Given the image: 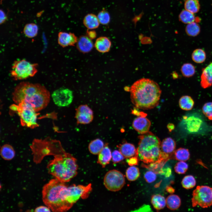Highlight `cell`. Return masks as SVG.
I'll list each match as a JSON object with an SVG mask.
<instances>
[{
    "mask_svg": "<svg viewBox=\"0 0 212 212\" xmlns=\"http://www.w3.org/2000/svg\"><path fill=\"white\" fill-rule=\"evenodd\" d=\"M50 97L49 92L44 86L26 82L20 83L12 93V100L16 105L27 104L37 112L47 106Z\"/></svg>",
    "mask_w": 212,
    "mask_h": 212,
    "instance_id": "obj_1",
    "label": "cell"
},
{
    "mask_svg": "<svg viewBox=\"0 0 212 212\" xmlns=\"http://www.w3.org/2000/svg\"><path fill=\"white\" fill-rule=\"evenodd\" d=\"M130 91L132 104L137 108L144 110L151 109L157 106L161 94L158 83L146 78L135 82Z\"/></svg>",
    "mask_w": 212,
    "mask_h": 212,
    "instance_id": "obj_2",
    "label": "cell"
},
{
    "mask_svg": "<svg viewBox=\"0 0 212 212\" xmlns=\"http://www.w3.org/2000/svg\"><path fill=\"white\" fill-rule=\"evenodd\" d=\"M67 187L65 183L56 178L51 180L43 187L42 198L44 204L53 212L69 210L73 205L67 200Z\"/></svg>",
    "mask_w": 212,
    "mask_h": 212,
    "instance_id": "obj_3",
    "label": "cell"
},
{
    "mask_svg": "<svg viewBox=\"0 0 212 212\" xmlns=\"http://www.w3.org/2000/svg\"><path fill=\"white\" fill-rule=\"evenodd\" d=\"M54 157L47 165L49 174L65 183L76 175L78 166L76 159L72 155L64 151Z\"/></svg>",
    "mask_w": 212,
    "mask_h": 212,
    "instance_id": "obj_4",
    "label": "cell"
},
{
    "mask_svg": "<svg viewBox=\"0 0 212 212\" xmlns=\"http://www.w3.org/2000/svg\"><path fill=\"white\" fill-rule=\"evenodd\" d=\"M139 139L136 153L138 159L147 164L158 160L161 153L159 139L149 132L139 136Z\"/></svg>",
    "mask_w": 212,
    "mask_h": 212,
    "instance_id": "obj_5",
    "label": "cell"
},
{
    "mask_svg": "<svg viewBox=\"0 0 212 212\" xmlns=\"http://www.w3.org/2000/svg\"><path fill=\"white\" fill-rule=\"evenodd\" d=\"M30 147L33 160L37 164L40 163L46 156L52 155L54 157L65 151L59 141L49 137L44 139H34Z\"/></svg>",
    "mask_w": 212,
    "mask_h": 212,
    "instance_id": "obj_6",
    "label": "cell"
},
{
    "mask_svg": "<svg viewBox=\"0 0 212 212\" xmlns=\"http://www.w3.org/2000/svg\"><path fill=\"white\" fill-rule=\"evenodd\" d=\"M38 64L32 63L25 59L14 61L10 71L11 77L17 80L33 77L37 72Z\"/></svg>",
    "mask_w": 212,
    "mask_h": 212,
    "instance_id": "obj_7",
    "label": "cell"
},
{
    "mask_svg": "<svg viewBox=\"0 0 212 212\" xmlns=\"http://www.w3.org/2000/svg\"><path fill=\"white\" fill-rule=\"evenodd\" d=\"M11 110L16 111L20 117L21 125L33 129L39 126L37 122L38 114L29 105L23 103L13 105L10 107Z\"/></svg>",
    "mask_w": 212,
    "mask_h": 212,
    "instance_id": "obj_8",
    "label": "cell"
},
{
    "mask_svg": "<svg viewBox=\"0 0 212 212\" xmlns=\"http://www.w3.org/2000/svg\"><path fill=\"white\" fill-rule=\"evenodd\" d=\"M193 207L199 206L203 208L212 205V188L206 186H198L193 191L191 198Z\"/></svg>",
    "mask_w": 212,
    "mask_h": 212,
    "instance_id": "obj_9",
    "label": "cell"
},
{
    "mask_svg": "<svg viewBox=\"0 0 212 212\" xmlns=\"http://www.w3.org/2000/svg\"><path fill=\"white\" fill-rule=\"evenodd\" d=\"M125 183L124 175L116 170L108 171L104 178V184L107 189L112 191H117L121 190Z\"/></svg>",
    "mask_w": 212,
    "mask_h": 212,
    "instance_id": "obj_10",
    "label": "cell"
},
{
    "mask_svg": "<svg viewBox=\"0 0 212 212\" xmlns=\"http://www.w3.org/2000/svg\"><path fill=\"white\" fill-rule=\"evenodd\" d=\"M91 184L86 186L73 185L68 186L67 191V201L72 205L75 203L80 198H87L92 191Z\"/></svg>",
    "mask_w": 212,
    "mask_h": 212,
    "instance_id": "obj_11",
    "label": "cell"
},
{
    "mask_svg": "<svg viewBox=\"0 0 212 212\" xmlns=\"http://www.w3.org/2000/svg\"><path fill=\"white\" fill-rule=\"evenodd\" d=\"M52 97L54 103L57 106L61 107L69 105L73 97L72 91L63 88L55 90L52 93Z\"/></svg>",
    "mask_w": 212,
    "mask_h": 212,
    "instance_id": "obj_12",
    "label": "cell"
},
{
    "mask_svg": "<svg viewBox=\"0 0 212 212\" xmlns=\"http://www.w3.org/2000/svg\"><path fill=\"white\" fill-rule=\"evenodd\" d=\"M75 116L78 124H86L93 120V113L87 105H81L76 109Z\"/></svg>",
    "mask_w": 212,
    "mask_h": 212,
    "instance_id": "obj_13",
    "label": "cell"
},
{
    "mask_svg": "<svg viewBox=\"0 0 212 212\" xmlns=\"http://www.w3.org/2000/svg\"><path fill=\"white\" fill-rule=\"evenodd\" d=\"M151 124V122L149 119L144 117L140 116L134 120L132 126L138 132L143 134L149 132Z\"/></svg>",
    "mask_w": 212,
    "mask_h": 212,
    "instance_id": "obj_14",
    "label": "cell"
},
{
    "mask_svg": "<svg viewBox=\"0 0 212 212\" xmlns=\"http://www.w3.org/2000/svg\"><path fill=\"white\" fill-rule=\"evenodd\" d=\"M77 40V37L73 33L61 32L58 34V43L63 47L74 46Z\"/></svg>",
    "mask_w": 212,
    "mask_h": 212,
    "instance_id": "obj_15",
    "label": "cell"
},
{
    "mask_svg": "<svg viewBox=\"0 0 212 212\" xmlns=\"http://www.w3.org/2000/svg\"><path fill=\"white\" fill-rule=\"evenodd\" d=\"M200 84L206 89L212 86V62L202 69Z\"/></svg>",
    "mask_w": 212,
    "mask_h": 212,
    "instance_id": "obj_16",
    "label": "cell"
},
{
    "mask_svg": "<svg viewBox=\"0 0 212 212\" xmlns=\"http://www.w3.org/2000/svg\"><path fill=\"white\" fill-rule=\"evenodd\" d=\"M76 43L77 49L83 53L90 52L94 47L91 39L87 36L82 35L78 39Z\"/></svg>",
    "mask_w": 212,
    "mask_h": 212,
    "instance_id": "obj_17",
    "label": "cell"
},
{
    "mask_svg": "<svg viewBox=\"0 0 212 212\" xmlns=\"http://www.w3.org/2000/svg\"><path fill=\"white\" fill-rule=\"evenodd\" d=\"M160 147L161 151L170 158L175 151L176 143L171 138H167L161 142Z\"/></svg>",
    "mask_w": 212,
    "mask_h": 212,
    "instance_id": "obj_18",
    "label": "cell"
},
{
    "mask_svg": "<svg viewBox=\"0 0 212 212\" xmlns=\"http://www.w3.org/2000/svg\"><path fill=\"white\" fill-rule=\"evenodd\" d=\"M98 155L97 162L103 168H105L112 159V153L107 144L105 145Z\"/></svg>",
    "mask_w": 212,
    "mask_h": 212,
    "instance_id": "obj_19",
    "label": "cell"
},
{
    "mask_svg": "<svg viewBox=\"0 0 212 212\" xmlns=\"http://www.w3.org/2000/svg\"><path fill=\"white\" fill-rule=\"evenodd\" d=\"M94 45L98 52L105 53L108 52L110 50L111 42L107 37H101L97 39Z\"/></svg>",
    "mask_w": 212,
    "mask_h": 212,
    "instance_id": "obj_20",
    "label": "cell"
},
{
    "mask_svg": "<svg viewBox=\"0 0 212 212\" xmlns=\"http://www.w3.org/2000/svg\"><path fill=\"white\" fill-rule=\"evenodd\" d=\"M117 147L119 150L125 158H130L135 156L136 154L137 149L132 144L125 143L119 144Z\"/></svg>",
    "mask_w": 212,
    "mask_h": 212,
    "instance_id": "obj_21",
    "label": "cell"
},
{
    "mask_svg": "<svg viewBox=\"0 0 212 212\" xmlns=\"http://www.w3.org/2000/svg\"><path fill=\"white\" fill-rule=\"evenodd\" d=\"M83 23L85 26L89 30L97 28L100 24L97 16L92 14L87 15L83 19Z\"/></svg>",
    "mask_w": 212,
    "mask_h": 212,
    "instance_id": "obj_22",
    "label": "cell"
},
{
    "mask_svg": "<svg viewBox=\"0 0 212 212\" xmlns=\"http://www.w3.org/2000/svg\"><path fill=\"white\" fill-rule=\"evenodd\" d=\"M0 155L4 160H10L14 157L15 152L12 146L6 144L4 145L1 147Z\"/></svg>",
    "mask_w": 212,
    "mask_h": 212,
    "instance_id": "obj_23",
    "label": "cell"
},
{
    "mask_svg": "<svg viewBox=\"0 0 212 212\" xmlns=\"http://www.w3.org/2000/svg\"><path fill=\"white\" fill-rule=\"evenodd\" d=\"M167 207L170 210L178 209L181 205V200L178 196L175 194L169 196L166 199Z\"/></svg>",
    "mask_w": 212,
    "mask_h": 212,
    "instance_id": "obj_24",
    "label": "cell"
},
{
    "mask_svg": "<svg viewBox=\"0 0 212 212\" xmlns=\"http://www.w3.org/2000/svg\"><path fill=\"white\" fill-rule=\"evenodd\" d=\"M194 102L192 98L188 95H184L182 96L179 101V107L183 110L188 111L192 109Z\"/></svg>",
    "mask_w": 212,
    "mask_h": 212,
    "instance_id": "obj_25",
    "label": "cell"
},
{
    "mask_svg": "<svg viewBox=\"0 0 212 212\" xmlns=\"http://www.w3.org/2000/svg\"><path fill=\"white\" fill-rule=\"evenodd\" d=\"M105 145L103 141L100 139H96L89 143L88 149L90 153L94 155H97L104 148Z\"/></svg>",
    "mask_w": 212,
    "mask_h": 212,
    "instance_id": "obj_26",
    "label": "cell"
},
{
    "mask_svg": "<svg viewBox=\"0 0 212 212\" xmlns=\"http://www.w3.org/2000/svg\"><path fill=\"white\" fill-rule=\"evenodd\" d=\"M151 203L157 210L163 208L166 204V201L163 196L159 194L153 195L151 198Z\"/></svg>",
    "mask_w": 212,
    "mask_h": 212,
    "instance_id": "obj_27",
    "label": "cell"
},
{
    "mask_svg": "<svg viewBox=\"0 0 212 212\" xmlns=\"http://www.w3.org/2000/svg\"><path fill=\"white\" fill-rule=\"evenodd\" d=\"M38 31L37 25L33 23L26 24L23 29L24 33L25 36L29 38H32L36 36Z\"/></svg>",
    "mask_w": 212,
    "mask_h": 212,
    "instance_id": "obj_28",
    "label": "cell"
},
{
    "mask_svg": "<svg viewBox=\"0 0 212 212\" xmlns=\"http://www.w3.org/2000/svg\"><path fill=\"white\" fill-rule=\"evenodd\" d=\"M194 14L186 9L183 10L179 15V19L183 23L187 24L195 22L196 19Z\"/></svg>",
    "mask_w": 212,
    "mask_h": 212,
    "instance_id": "obj_29",
    "label": "cell"
},
{
    "mask_svg": "<svg viewBox=\"0 0 212 212\" xmlns=\"http://www.w3.org/2000/svg\"><path fill=\"white\" fill-rule=\"evenodd\" d=\"M180 71L184 77L189 78L195 74L196 73V68L192 64L186 63L182 66Z\"/></svg>",
    "mask_w": 212,
    "mask_h": 212,
    "instance_id": "obj_30",
    "label": "cell"
},
{
    "mask_svg": "<svg viewBox=\"0 0 212 212\" xmlns=\"http://www.w3.org/2000/svg\"><path fill=\"white\" fill-rule=\"evenodd\" d=\"M192 60L195 63L200 64L203 62L206 59L205 51L201 49H197L193 51L192 54Z\"/></svg>",
    "mask_w": 212,
    "mask_h": 212,
    "instance_id": "obj_31",
    "label": "cell"
},
{
    "mask_svg": "<svg viewBox=\"0 0 212 212\" xmlns=\"http://www.w3.org/2000/svg\"><path fill=\"white\" fill-rule=\"evenodd\" d=\"M174 155L175 159L179 161H186L190 157L189 150L184 148H180L175 150Z\"/></svg>",
    "mask_w": 212,
    "mask_h": 212,
    "instance_id": "obj_32",
    "label": "cell"
},
{
    "mask_svg": "<svg viewBox=\"0 0 212 212\" xmlns=\"http://www.w3.org/2000/svg\"><path fill=\"white\" fill-rule=\"evenodd\" d=\"M185 9L193 13L198 12L200 8V4L198 0H186L184 3Z\"/></svg>",
    "mask_w": 212,
    "mask_h": 212,
    "instance_id": "obj_33",
    "label": "cell"
},
{
    "mask_svg": "<svg viewBox=\"0 0 212 212\" xmlns=\"http://www.w3.org/2000/svg\"><path fill=\"white\" fill-rule=\"evenodd\" d=\"M186 32L188 36L195 37L199 34L200 27L198 23L196 21L187 24L186 28Z\"/></svg>",
    "mask_w": 212,
    "mask_h": 212,
    "instance_id": "obj_34",
    "label": "cell"
},
{
    "mask_svg": "<svg viewBox=\"0 0 212 212\" xmlns=\"http://www.w3.org/2000/svg\"><path fill=\"white\" fill-rule=\"evenodd\" d=\"M140 172L139 168L134 166L129 167L126 171V175L127 179L130 181L136 180L140 176Z\"/></svg>",
    "mask_w": 212,
    "mask_h": 212,
    "instance_id": "obj_35",
    "label": "cell"
},
{
    "mask_svg": "<svg viewBox=\"0 0 212 212\" xmlns=\"http://www.w3.org/2000/svg\"><path fill=\"white\" fill-rule=\"evenodd\" d=\"M196 183L195 178L193 176L190 175L185 176L181 181L182 186L186 189H190L193 188Z\"/></svg>",
    "mask_w": 212,
    "mask_h": 212,
    "instance_id": "obj_36",
    "label": "cell"
},
{
    "mask_svg": "<svg viewBox=\"0 0 212 212\" xmlns=\"http://www.w3.org/2000/svg\"><path fill=\"white\" fill-rule=\"evenodd\" d=\"M97 17L100 24L103 25H107L110 21V16L109 14L105 9H103L99 12Z\"/></svg>",
    "mask_w": 212,
    "mask_h": 212,
    "instance_id": "obj_37",
    "label": "cell"
},
{
    "mask_svg": "<svg viewBox=\"0 0 212 212\" xmlns=\"http://www.w3.org/2000/svg\"><path fill=\"white\" fill-rule=\"evenodd\" d=\"M188 168L187 164L185 161H179L177 163L174 167L175 171L179 174H185Z\"/></svg>",
    "mask_w": 212,
    "mask_h": 212,
    "instance_id": "obj_38",
    "label": "cell"
},
{
    "mask_svg": "<svg viewBox=\"0 0 212 212\" xmlns=\"http://www.w3.org/2000/svg\"><path fill=\"white\" fill-rule=\"evenodd\" d=\"M202 112L204 115L210 120H212V102L205 103L203 106Z\"/></svg>",
    "mask_w": 212,
    "mask_h": 212,
    "instance_id": "obj_39",
    "label": "cell"
},
{
    "mask_svg": "<svg viewBox=\"0 0 212 212\" xmlns=\"http://www.w3.org/2000/svg\"><path fill=\"white\" fill-rule=\"evenodd\" d=\"M124 156L119 150H115L112 153V159L114 163H117L123 160Z\"/></svg>",
    "mask_w": 212,
    "mask_h": 212,
    "instance_id": "obj_40",
    "label": "cell"
},
{
    "mask_svg": "<svg viewBox=\"0 0 212 212\" xmlns=\"http://www.w3.org/2000/svg\"><path fill=\"white\" fill-rule=\"evenodd\" d=\"M144 177L147 182L150 183L155 180L157 176L155 173L150 170L147 171L145 173Z\"/></svg>",
    "mask_w": 212,
    "mask_h": 212,
    "instance_id": "obj_41",
    "label": "cell"
},
{
    "mask_svg": "<svg viewBox=\"0 0 212 212\" xmlns=\"http://www.w3.org/2000/svg\"><path fill=\"white\" fill-rule=\"evenodd\" d=\"M138 158L136 154L135 156L127 159L126 161L129 165L133 166L138 164Z\"/></svg>",
    "mask_w": 212,
    "mask_h": 212,
    "instance_id": "obj_42",
    "label": "cell"
},
{
    "mask_svg": "<svg viewBox=\"0 0 212 212\" xmlns=\"http://www.w3.org/2000/svg\"><path fill=\"white\" fill-rule=\"evenodd\" d=\"M50 209L47 206H40L36 208L34 210V211L36 212H50Z\"/></svg>",
    "mask_w": 212,
    "mask_h": 212,
    "instance_id": "obj_43",
    "label": "cell"
},
{
    "mask_svg": "<svg viewBox=\"0 0 212 212\" xmlns=\"http://www.w3.org/2000/svg\"><path fill=\"white\" fill-rule=\"evenodd\" d=\"M151 209L150 206L148 205H144L140 207L135 211L149 212L151 211Z\"/></svg>",
    "mask_w": 212,
    "mask_h": 212,
    "instance_id": "obj_44",
    "label": "cell"
},
{
    "mask_svg": "<svg viewBox=\"0 0 212 212\" xmlns=\"http://www.w3.org/2000/svg\"><path fill=\"white\" fill-rule=\"evenodd\" d=\"M88 37L90 38L93 39L95 38L96 36V34L95 32L93 31H87V32Z\"/></svg>",
    "mask_w": 212,
    "mask_h": 212,
    "instance_id": "obj_45",
    "label": "cell"
},
{
    "mask_svg": "<svg viewBox=\"0 0 212 212\" xmlns=\"http://www.w3.org/2000/svg\"><path fill=\"white\" fill-rule=\"evenodd\" d=\"M6 15L4 12L1 10H0V23H4L6 19Z\"/></svg>",
    "mask_w": 212,
    "mask_h": 212,
    "instance_id": "obj_46",
    "label": "cell"
},
{
    "mask_svg": "<svg viewBox=\"0 0 212 212\" xmlns=\"http://www.w3.org/2000/svg\"><path fill=\"white\" fill-rule=\"evenodd\" d=\"M171 173V170L170 168H167L163 169L162 174L168 177L170 175Z\"/></svg>",
    "mask_w": 212,
    "mask_h": 212,
    "instance_id": "obj_47",
    "label": "cell"
},
{
    "mask_svg": "<svg viewBox=\"0 0 212 212\" xmlns=\"http://www.w3.org/2000/svg\"><path fill=\"white\" fill-rule=\"evenodd\" d=\"M166 191L169 193H173L175 192V189L171 186H167L166 188Z\"/></svg>",
    "mask_w": 212,
    "mask_h": 212,
    "instance_id": "obj_48",
    "label": "cell"
},
{
    "mask_svg": "<svg viewBox=\"0 0 212 212\" xmlns=\"http://www.w3.org/2000/svg\"><path fill=\"white\" fill-rule=\"evenodd\" d=\"M168 127L169 130H172L174 129V126L172 124H169V125H168Z\"/></svg>",
    "mask_w": 212,
    "mask_h": 212,
    "instance_id": "obj_49",
    "label": "cell"
}]
</instances>
